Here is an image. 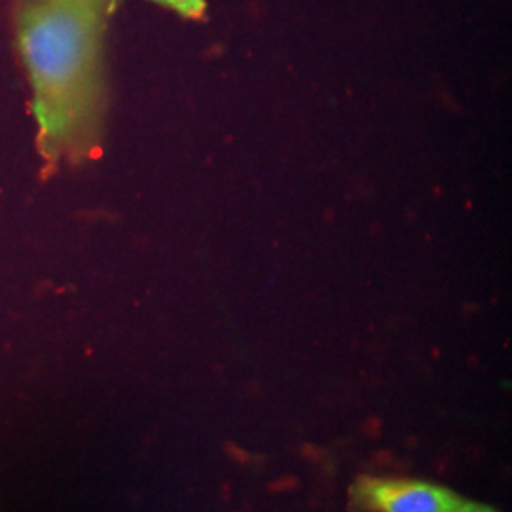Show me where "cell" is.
I'll use <instances>...</instances> for the list:
<instances>
[{"mask_svg": "<svg viewBox=\"0 0 512 512\" xmlns=\"http://www.w3.org/2000/svg\"><path fill=\"white\" fill-rule=\"evenodd\" d=\"M112 6L114 0H31L19 12V50L46 162L76 158L92 143L103 101L101 42Z\"/></svg>", "mask_w": 512, "mask_h": 512, "instance_id": "cell-1", "label": "cell"}, {"mask_svg": "<svg viewBox=\"0 0 512 512\" xmlns=\"http://www.w3.org/2000/svg\"><path fill=\"white\" fill-rule=\"evenodd\" d=\"M349 494L368 512H452L463 499L446 486L397 476H359Z\"/></svg>", "mask_w": 512, "mask_h": 512, "instance_id": "cell-2", "label": "cell"}, {"mask_svg": "<svg viewBox=\"0 0 512 512\" xmlns=\"http://www.w3.org/2000/svg\"><path fill=\"white\" fill-rule=\"evenodd\" d=\"M156 2L179 12L184 18H202L205 12V0H156Z\"/></svg>", "mask_w": 512, "mask_h": 512, "instance_id": "cell-3", "label": "cell"}, {"mask_svg": "<svg viewBox=\"0 0 512 512\" xmlns=\"http://www.w3.org/2000/svg\"><path fill=\"white\" fill-rule=\"evenodd\" d=\"M452 512H499L490 505H484V503H478V501H469V499H461L458 503V507Z\"/></svg>", "mask_w": 512, "mask_h": 512, "instance_id": "cell-4", "label": "cell"}]
</instances>
